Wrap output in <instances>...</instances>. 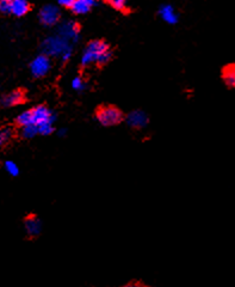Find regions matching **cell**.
<instances>
[{
  "mask_svg": "<svg viewBox=\"0 0 235 287\" xmlns=\"http://www.w3.org/2000/svg\"><path fill=\"white\" fill-rule=\"evenodd\" d=\"M222 79L231 89H235V64L227 65L222 70Z\"/></svg>",
  "mask_w": 235,
  "mask_h": 287,
  "instance_id": "obj_12",
  "label": "cell"
},
{
  "mask_svg": "<svg viewBox=\"0 0 235 287\" xmlns=\"http://www.w3.org/2000/svg\"><path fill=\"white\" fill-rule=\"evenodd\" d=\"M17 124H18L20 127H24V126L32 125L31 124V113L30 110H26L24 113H22L20 115H18L17 118Z\"/></svg>",
  "mask_w": 235,
  "mask_h": 287,
  "instance_id": "obj_16",
  "label": "cell"
},
{
  "mask_svg": "<svg viewBox=\"0 0 235 287\" xmlns=\"http://www.w3.org/2000/svg\"><path fill=\"white\" fill-rule=\"evenodd\" d=\"M5 170L11 175V176H17L19 174V168L16 163L12 162V160H7L5 163Z\"/></svg>",
  "mask_w": 235,
  "mask_h": 287,
  "instance_id": "obj_17",
  "label": "cell"
},
{
  "mask_svg": "<svg viewBox=\"0 0 235 287\" xmlns=\"http://www.w3.org/2000/svg\"><path fill=\"white\" fill-rule=\"evenodd\" d=\"M60 18V12L54 5H47L41 10L40 19L45 25H54Z\"/></svg>",
  "mask_w": 235,
  "mask_h": 287,
  "instance_id": "obj_6",
  "label": "cell"
},
{
  "mask_svg": "<svg viewBox=\"0 0 235 287\" xmlns=\"http://www.w3.org/2000/svg\"><path fill=\"white\" fill-rule=\"evenodd\" d=\"M96 118L105 127H111L121 124L123 120V114L118 108L114 105H103L96 111Z\"/></svg>",
  "mask_w": 235,
  "mask_h": 287,
  "instance_id": "obj_4",
  "label": "cell"
},
{
  "mask_svg": "<svg viewBox=\"0 0 235 287\" xmlns=\"http://www.w3.org/2000/svg\"><path fill=\"white\" fill-rule=\"evenodd\" d=\"M128 124L133 127H143L147 124V116L142 111H133L128 116Z\"/></svg>",
  "mask_w": 235,
  "mask_h": 287,
  "instance_id": "obj_14",
  "label": "cell"
},
{
  "mask_svg": "<svg viewBox=\"0 0 235 287\" xmlns=\"http://www.w3.org/2000/svg\"><path fill=\"white\" fill-rule=\"evenodd\" d=\"M109 2L111 4V6L117 8V10H124L127 0H109Z\"/></svg>",
  "mask_w": 235,
  "mask_h": 287,
  "instance_id": "obj_19",
  "label": "cell"
},
{
  "mask_svg": "<svg viewBox=\"0 0 235 287\" xmlns=\"http://www.w3.org/2000/svg\"><path fill=\"white\" fill-rule=\"evenodd\" d=\"M43 52L46 55H54L58 57L60 55L61 59L67 61L72 55V49L69 47V42L62 39L61 36H53L48 37L43 42Z\"/></svg>",
  "mask_w": 235,
  "mask_h": 287,
  "instance_id": "obj_3",
  "label": "cell"
},
{
  "mask_svg": "<svg viewBox=\"0 0 235 287\" xmlns=\"http://www.w3.org/2000/svg\"><path fill=\"white\" fill-rule=\"evenodd\" d=\"M91 1H93V2H95V1H96V0H91Z\"/></svg>",
  "mask_w": 235,
  "mask_h": 287,
  "instance_id": "obj_24",
  "label": "cell"
},
{
  "mask_svg": "<svg viewBox=\"0 0 235 287\" xmlns=\"http://www.w3.org/2000/svg\"><path fill=\"white\" fill-rule=\"evenodd\" d=\"M31 113V124L38 128V134L49 136L53 132V116L52 111L46 105H38L30 110Z\"/></svg>",
  "mask_w": 235,
  "mask_h": 287,
  "instance_id": "obj_2",
  "label": "cell"
},
{
  "mask_svg": "<svg viewBox=\"0 0 235 287\" xmlns=\"http://www.w3.org/2000/svg\"><path fill=\"white\" fill-rule=\"evenodd\" d=\"M72 87L76 91H81V90H84L85 87V83L83 81V79L76 77L72 80Z\"/></svg>",
  "mask_w": 235,
  "mask_h": 287,
  "instance_id": "obj_18",
  "label": "cell"
},
{
  "mask_svg": "<svg viewBox=\"0 0 235 287\" xmlns=\"http://www.w3.org/2000/svg\"><path fill=\"white\" fill-rule=\"evenodd\" d=\"M29 11L28 0H10V12L14 16L22 17Z\"/></svg>",
  "mask_w": 235,
  "mask_h": 287,
  "instance_id": "obj_9",
  "label": "cell"
},
{
  "mask_svg": "<svg viewBox=\"0 0 235 287\" xmlns=\"http://www.w3.org/2000/svg\"><path fill=\"white\" fill-rule=\"evenodd\" d=\"M24 102V93L22 91H13L2 98V104L5 107H13V105H18Z\"/></svg>",
  "mask_w": 235,
  "mask_h": 287,
  "instance_id": "obj_10",
  "label": "cell"
},
{
  "mask_svg": "<svg viewBox=\"0 0 235 287\" xmlns=\"http://www.w3.org/2000/svg\"><path fill=\"white\" fill-rule=\"evenodd\" d=\"M36 134H38V128L35 125H29L22 127V136L26 138V139H31Z\"/></svg>",
  "mask_w": 235,
  "mask_h": 287,
  "instance_id": "obj_15",
  "label": "cell"
},
{
  "mask_svg": "<svg viewBox=\"0 0 235 287\" xmlns=\"http://www.w3.org/2000/svg\"><path fill=\"white\" fill-rule=\"evenodd\" d=\"M111 58V52L109 49L107 43L102 41H93L89 43V46L85 49L83 58H81V64L85 66L91 65V64H99L104 65Z\"/></svg>",
  "mask_w": 235,
  "mask_h": 287,
  "instance_id": "obj_1",
  "label": "cell"
},
{
  "mask_svg": "<svg viewBox=\"0 0 235 287\" xmlns=\"http://www.w3.org/2000/svg\"><path fill=\"white\" fill-rule=\"evenodd\" d=\"M59 36H61L67 42L70 41H76L79 37V29L76 26L75 23L73 22H64L60 25L59 28Z\"/></svg>",
  "mask_w": 235,
  "mask_h": 287,
  "instance_id": "obj_7",
  "label": "cell"
},
{
  "mask_svg": "<svg viewBox=\"0 0 235 287\" xmlns=\"http://www.w3.org/2000/svg\"><path fill=\"white\" fill-rule=\"evenodd\" d=\"M160 16L169 24H176L178 22V16L175 12V8L170 5H164L160 8Z\"/></svg>",
  "mask_w": 235,
  "mask_h": 287,
  "instance_id": "obj_13",
  "label": "cell"
},
{
  "mask_svg": "<svg viewBox=\"0 0 235 287\" xmlns=\"http://www.w3.org/2000/svg\"><path fill=\"white\" fill-rule=\"evenodd\" d=\"M123 287H147V286L143 285L142 283H139V281H133V283H129Z\"/></svg>",
  "mask_w": 235,
  "mask_h": 287,
  "instance_id": "obj_22",
  "label": "cell"
},
{
  "mask_svg": "<svg viewBox=\"0 0 235 287\" xmlns=\"http://www.w3.org/2000/svg\"><path fill=\"white\" fill-rule=\"evenodd\" d=\"M24 227L28 236L35 238V237L40 236L41 230H42V222L36 215H29L24 220Z\"/></svg>",
  "mask_w": 235,
  "mask_h": 287,
  "instance_id": "obj_8",
  "label": "cell"
},
{
  "mask_svg": "<svg viewBox=\"0 0 235 287\" xmlns=\"http://www.w3.org/2000/svg\"><path fill=\"white\" fill-rule=\"evenodd\" d=\"M93 1L91 0H73V4L70 5L72 11L76 14H85L87 13L92 7Z\"/></svg>",
  "mask_w": 235,
  "mask_h": 287,
  "instance_id": "obj_11",
  "label": "cell"
},
{
  "mask_svg": "<svg viewBox=\"0 0 235 287\" xmlns=\"http://www.w3.org/2000/svg\"><path fill=\"white\" fill-rule=\"evenodd\" d=\"M58 2L61 5V6L70 7V5L73 4V0H58Z\"/></svg>",
  "mask_w": 235,
  "mask_h": 287,
  "instance_id": "obj_23",
  "label": "cell"
},
{
  "mask_svg": "<svg viewBox=\"0 0 235 287\" xmlns=\"http://www.w3.org/2000/svg\"><path fill=\"white\" fill-rule=\"evenodd\" d=\"M11 138V131L10 130H2L0 131V147L4 145Z\"/></svg>",
  "mask_w": 235,
  "mask_h": 287,
  "instance_id": "obj_20",
  "label": "cell"
},
{
  "mask_svg": "<svg viewBox=\"0 0 235 287\" xmlns=\"http://www.w3.org/2000/svg\"><path fill=\"white\" fill-rule=\"evenodd\" d=\"M52 64L51 60H49L48 55H40V57L35 58L32 60L31 65H30V70L31 73L35 75V77L40 78V77H45L47 73L49 72L51 70Z\"/></svg>",
  "mask_w": 235,
  "mask_h": 287,
  "instance_id": "obj_5",
  "label": "cell"
},
{
  "mask_svg": "<svg viewBox=\"0 0 235 287\" xmlns=\"http://www.w3.org/2000/svg\"><path fill=\"white\" fill-rule=\"evenodd\" d=\"M0 12H10V0H0Z\"/></svg>",
  "mask_w": 235,
  "mask_h": 287,
  "instance_id": "obj_21",
  "label": "cell"
}]
</instances>
